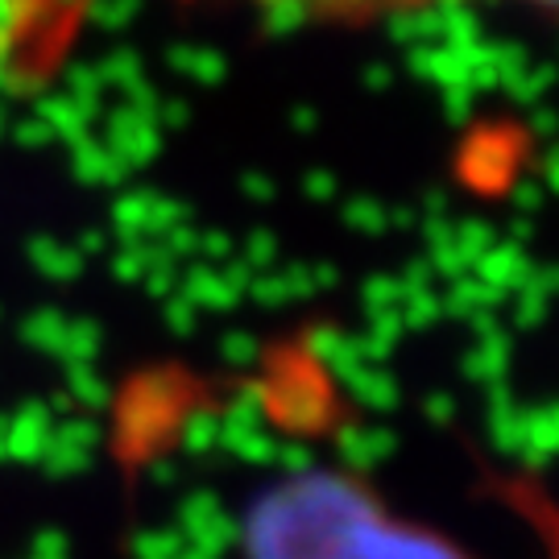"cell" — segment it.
Here are the masks:
<instances>
[{
    "label": "cell",
    "mask_w": 559,
    "mask_h": 559,
    "mask_svg": "<svg viewBox=\"0 0 559 559\" xmlns=\"http://www.w3.org/2000/svg\"><path fill=\"white\" fill-rule=\"evenodd\" d=\"M245 559H477L348 473H290L245 514Z\"/></svg>",
    "instance_id": "1"
},
{
    "label": "cell",
    "mask_w": 559,
    "mask_h": 559,
    "mask_svg": "<svg viewBox=\"0 0 559 559\" xmlns=\"http://www.w3.org/2000/svg\"><path fill=\"white\" fill-rule=\"evenodd\" d=\"M258 13L295 25H332V29H369L385 21H411L448 13V9H535L551 13L556 0H245Z\"/></svg>",
    "instance_id": "2"
},
{
    "label": "cell",
    "mask_w": 559,
    "mask_h": 559,
    "mask_svg": "<svg viewBox=\"0 0 559 559\" xmlns=\"http://www.w3.org/2000/svg\"><path fill=\"white\" fill-rule=\"evenodd\" d=\"M75 0H0V50L13 38H29L38 46L41 38H67V17Z\"/></svg>",
    "instance_id": "3"
}]
</instances>
